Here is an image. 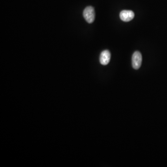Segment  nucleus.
<instances>
[{
    "label": "nucleus",
    "mask_w": 167,
    "mask_h": 167,
    "mask_svg": "<svg viewBox=\"0 0 167 167\" xmlns=\"http://www.w3.org/2000/svg\"><path fill=\"white\" fill-rule=\"evenodd\" d=\"M111 53L108 50L103 51L100 56V62L102 65H107L111 59Z\"/></svg>",
    "instance_id": "20e7f679"
},
{
    "label": "nucleus",
    "mask_w": 167,
    "mask_h": 167,
    "mask_svg": "<svg viewBox=\"0 0 167 167\" xmlns=\"http://www.w3.org/2000/svg\"><path fill=\"white\" fill-rule=\"evenodd\" d=\"M142 62V56L138 51L134 52L132 57V66L134 69L137 70L141 67Z\"/></svg>",
    "instance_id": "f03ea898"
},
{
    "label": "nucleus",
    "mask_w": 167,
    "mask_h": 167,
    "mask_svg": "<svg viewBox=\"0 0 167 167\" xmlns=\"http://www.w3.org/2000/svg\"><path fill=\"white\" fill-rule=\"evenodd\" d=\"M135 16L134 12L131 10H123L120 13V18L123 22H128L132 20Z\"/></svg>",
    "instance_id": "7ed1b4c3"
},
{
    "label": "nucleus",
    "mask_w": 167,
    "mask_h": 167,
    "mask_svg": "<svg viewBox=\"0 0 167 167\" xmlns=\"http://www.w3.org/2000/svg\"><path fill=\"white\" fill-rule=\"evenodd\" d=\"M83 16L86 21L89 23L94 22L95 18L94 9L91 6L87 7L83 11Z\"/></svg>",
    "instance_id": "f257e3e1"
}]
</instances>
